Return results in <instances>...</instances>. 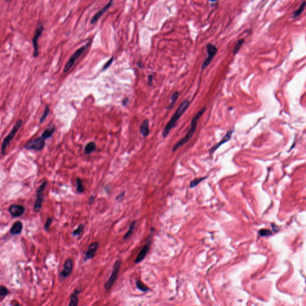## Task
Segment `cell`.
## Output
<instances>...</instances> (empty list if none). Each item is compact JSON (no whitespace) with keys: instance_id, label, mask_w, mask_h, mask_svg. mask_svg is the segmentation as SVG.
Masks as SVG:
<instances>
[{"instance_id":"obj_22","label":"cell","mask_w":306,"mask_h":306,"mask_svg":"<svg viewBox=\"0 0 306 306\" xmlns=\"http://www.w3.org/2000/svg\"><path fill=\"white\" fill-rule=\"evenodd\" d=\"M76 184H77V191L78 193H83L84 192V184L83 183L82 179L80 178H77L76 179Z\"/></svg>"},{"instance_id":"obj_32","label":"cell","mask_w":306,"mask_h":306,"mask_svg":"<svg viewBox=\"0 0 306 306\" xmlns=\"http://www.w3.org/2000/svg\"><path fill=\"white\" fill-rule=\"evenodd\" d=\"M259 234L261 236L265 237V236H269V235H271V231L270 230H267V229H262V230H260Z\"/></svg>"},{"instance_id":"obj_28","label":"cell","mask_w":306,"mask_h":306,"mask_svg":"<svg viewBox=\"0 0 306 306\" xmlns=\"http://www.w3.org/2000/svg\"><path fill=\"white\" fill-rule=\"evenodd\" d=\"M136 287L139 290L143 292H146L149 290V288H148L145 284H144L141 280H139L136 281Z\"/></svg>"},{"instance_id":"obj_12","label":"cell","mask_w":306,"mask_h":306,"mask_svg":"<svg viewBox=\"0 0 306 306\" xmlns=\"http://www.w3.org/2000/svg\"><path fill=\"white\" fill-rule=\"evenodd\" d=\"M72 268H73V261L71 258H68L65 261L64 263V269H63L62 271L61 272L62 276L64 279L68 277L72 272Z\"/></svg>"},{"instance_id":"obj_38","label":"cell","mask_w":306,"mask_h":306,"mask_svg":"<svg viewBox=\"0 0 306 306\" xmlns=\"http://www.w3.org/2000/svg\"><path fill=\"white\" fill-rule=\"evenodd\" d=\"M124 192H123L122 193H121L120 194H119V195L117 197V198H116V199H117V200H119L120 198H122V197L124 196Z\"/></svg>"},{"instance_id":"obj_11","label":"cell","mask_w":306,"mask_h":306,"mask_svg":"<svg viewBox=\"0 0 306 306\" xmlns=\"http://www.w3.org/2000/svg\"><path fill=\"white\" fill-rule=\"evenodd\" d=\"M234 132V130L232 129V130H228L227 133L226 134V135L223 137V138L221 139L218 143H217L216 144H215L214 146H213L209 150V153L210 154H212L213 153H214L219 147H220L221 145L224 144L225 143L227 142L231 138V136H232V134H233Z\"/></svg>"},{"instance_id":"obj_26","label":"cell","mask_w":306,"mask_h":306,"mask_svg":"<svg viewBox=\"0 0 306 306\" xmlns=\"http://www.w3.org/2000/svg\"><path fill=\"white\" fill-rule=\"evenodd\" d=\"M84 227H84V224H80V225L78 226V227H77L75 230H74V231H73L72 235L74 236H80V235L83 233V231H84Z\"/></svg>"},{"instance_id":"obj_23","label":"cell","mask_w":306,"mask_h":306,"mask_svg":"<svg viewBox=\"0 0 306 306\" xmlns=\"http://www.w3.org/2000/svg\"><path fill=\"white\" fill-rule=\"evenodd\" d=\"M207 176H205V177H202V178H196L194 179H193V180L192 181H191L190 182V184H189V187H190L191 188H194V187H196L197 185H198L200 182H202L203 181H204L205 179L207 178Z\"/></svg>"},{"instance_id":"obj_13","label":"cell","mask_w":306,"mask_h":306,"mask_svg":"<svg viewBox=\"0 0 306 306\" xmlns=\"http://www.w3.org/2000/svg\"><path fill=\"white\" fill-rule=\"evenodd\" d=\"M113 3H114L113 1H110V2H108V3L107 5H105L102 8H101V9L99 10V12H98L95 15H94L93 16L92 19H91L90 23H91L92 24H94V23H96V22H97V21L99 19V18H100V17L103 15V13H104L105 12H107V10H108V9L110 7L112 6Z\"/></svg>"},{"instance_id":"obj_37","label":"cell","mask_w":306,"mask_h":306,"mask_svg":"<svg viewBox=\"0 0 306 306\" xmlns=\"http://www.w3.org/2000/svg\"><path fill=\"white\" fill-rule=\"evenodd\" d=\"M153 76H149V77H148V84L150 86L152 84V83H153Z\"/></svg>"},{"instance_id":"obj_24","label":"cell","mask_w":306,"mask_h":306,"mask_svg":"<svg viewBox=\"0 0 306 306\" xmlns=\"http://www.w3.org/2000/svg\"><path fill=\"white\" fill-rule=\"evenodd\" d=\"M49 113H50V107H49V105H47L46 106V108L44 109V112H43V115H42L41 117L40 118V124L43 123L45 121V120H46V118L47 117V116L49 114Z\"/></svg>"},{"instance_id":"obj_16","label":"cell","mask_w":306,"mask_h":306,"mask_svg":"<svg viewBox=\"0 0 306 306\" xmlns=\"http://www.w3.org/2000/svg\"><path fill=\"white\" fill-rule=\"evenodd\" d=\"M23 229V224L20 222V221H18L15 222L13 226H12L11 228H10V233L13 235H19L21 232H22Z\"/></svg>"},{"instance_id":"obj_2","label":"cell","mask_w":306,"mask_h":306,"mask_svg":"<svg viewBox=\"0 0 306 306\" xmlns=\"http://www.w3.org/2000/svg\"><path fill=\"white\" fill-rule=\"evenodd\" d=\"M189 105V102L188 100L184 101L178 107V108L175 111V114L173 115L171 119L169 120L165 126V128L162 132V136L163 138H166L167 136L170 133L172 129L175 126L178 120L180 119L182 114L185 112Z\"/></svg>"},{"instance_id":"obj_7","label":"cell","mask_w":306,"mask_h":306,"mask_svg":"<svg viewBox=\"0 0 306 306\" xmlns=\"http://www.w3.org/2000/svg\"><path fill=\"white\" fill-rule=\"evenodd\" d=\"M217 50L218 49L214 44L212 43H209L207 45V52L208 54V57L203 63L202 66V69H205L210 64L211 61L212 60L214 56L216 55Z\"/></svg>"},{"instance_id":"obj_14","label":"cell","mask_w":306,"mask_h":306,"mask_svg":"<svg viewBox=\"0 0 306 306\" xmlns=\"http://www.w3.org/2000/svg\"><path fill=\"white\" fill-rule=\"evenodd\" d=\"M99 242H93L92 244L89 245L88 247L86 253V258L87 260L93 258L94 256H95L96 252L99 248Z\"/></svg>"},{"instance_id":"obj_34","label":"cell","mask_w":306,"mask_h":306,"mask_svg":"<svg viewBox=\"0 0 306 306\" xmlns=\"http://www.w3.org/2000/svg\"><path fill=\"white\" fill-rule=\"evenodd\" d=\"M47 185V181H45L44 182L42 183L41 185L38 188L37 190V193H43L44 191L45 190Z\"/></svg>"},{"instance_id":"obj_15","label":"cell","mask_w":306,"mask_h":306,"mask_svg":"<svg viewBox=\"0 0 306 306\" xmlns=\"http://www.w3.org/2000/svg\"><path fill=\"white\" fill-rule=\"evenodd\" d=\"M43 193H37V199L34 205V210L36 213L39 212L42 208V205L44 200Z\"/></svg>"},{"instance_id":"obj_5","label":"cell","mask_w":306,"mask_h":306,"mask_svg":"<svg viewBox=\"0 0 306 306\" xmlns=\"http://www.w3.org/2000/svg\"><path fill=\"white\" fill-rule=\"evenodd\" d=\"M46 145V139L43 137H39L36 139L31 140L28 142L24 147L26 150H35L40 151L44 148Z\"/></svg>"},{"instance_id":"obj_9","label":"cell","mask_w":306,"mask_h":306,"mask_svg":"<svg viewBox=\"0 0 306 306\" xmlns=\"http://www.w3.org/2000/svg\"><path fill=\"white\" fill-rule=\"evenodd\" d=\"M151 237L149 236L148 237V239L146 240V244L141 249V250L139 252L138 256H137V257H136V260L135 261V263L138 264L140 262H141L145 258V257H146V255L147 254V253L148 252V251H149L150 245H151Z\"/></svg>"},{"instance_id":"obj_21","label":"cell","mask_w":306,"mask_h":306,"mask_svg":"<svg viewBox=\"0 0 306 306\" xmlns=\"http://www.w3.org/2000/svg\"><path fill=\"white\" fill-rule=\"evenodd\" d=\"M136 221H133V222H132L130 223V224L129 225V230L128 231L127 233H126V235L124 236V240H126L128 239L129 237H130V236L133 234V232L134 231V229H135V226H136Z\"/></svg>"},{"instance_id":"obj_1","label":"cell","mask_w":306,"mask_h":306,"mask_svg":"<svg viewBox=\"0 0 306 306\" xmlns=\"http://www.w3.org/2000/svg\"><path fill=\"white\" fill-rule=\"evenodd\" d=\"M206 108L203 107L201 110H200L194 116V118L193 119L192 121V124H191V128L187 133V134L185 135L184 138L179 140L173 147L172 151L175 152L176 151L178 148H179L181 146H182L183 145L185 144L188 141L191 139V138L193 137L194 133H195L196 129H197V121L200 119V117L203 115V114L206 111Z\"/></svg>"},{"instance_id":"obj_3","label":"cell","mask_w":306,"mask_h":306,"mask_svg":"<svg viewBox=\"0 0 306 306\" xmlns=\"http://www.w3.org/2000/svg\"><path fill=\"white\" fill-rule=\"evenodd\" d=\"M90 44H91V41L90 40L87 43H86L85 45L81 46V47L78 49L74 52V53L70 57L69 59L67 62V64H65V65L64 67V73H66V72H68V71L73 67L74 65L76 60L81 56V55L83 53L88 49V47L90 46Z\"/></svg>"},{"instance_id":"obj_8","label":"cell","mask_w":306,"mask_h":306,"mask_svg":"<svg viewBox=\"0 0 306 306\" xmlns=\"http://www.w3.org/2000/svg\"><path fill=\"white\" fill-rule=\"evenodd\" d=\"M44 30V26L42 24H40L37 28L34 36L33 38V44L34 47V53L33 56L37 58L38 56V40L41 36L42 33Z\"/></svg>"},{"instance_id":"obj_19","label":"cell","mask_w":306,"mask_h":306,"mask_svg":"<svg viewBox=\"0 0 306 306\" xmlns=\"http://www.w3.org/2000/svg\"><path fill=\"white\" fill-rule=\"evenodd\" d=\"M80 292V291H76L74 293L72 294L70 297V302L69 306H77L78 303V294Z\"/></svg>"},{"instance_id":"obj_17","label":"cell","mask_w":306,"mask_h":306,"mask_svg":"<svg viewBox=\"0 0 306 306\" xmlns=\"http://www.w3.org/2000/svg\"><path fill=\"white\" fill-rule=\"evenodd\" d=\"M141 133L144 137H146L150 133L149 129V121L148 120H145L142 125L141 126Z\"/></svg>"},{"instance_id":"obj_29","label":"cell","mask_w":306,"mask_h":306,"mask_svg":"<svg viewBox=\"0 0 306 306\" xmlns=\"http://www.w3.org/2000/svg\"><path fill=\"white\" fill-rule=\"evenodd\" d=\"M244 41H245L244 39H240V40H239L237 41V44H236V46H235V48L233 49V55H236L238 51L240 49L241 46L243 45V44H244Z\"/></svg>"},{"instance_id":"obj_25","label":"cell","mask_w":306,"mask_h":306,"mask_svg":"<svg viewBox=\"0 0 306 306\" xmlns=\"http://www.w3.org/2000/svg\"><path fill=\"white\" fill-rule=\"evenodd\" d=\"M178 97H179V92H176L172 94V97L171 98L170 104H169V105L168 107H167L168 110L169 109H171L172 108H173V105H174L175 103L176 102V101L177 99L178 98Z\"/></svg>"},{"instance_id":"obj_31","label":"cell","mask_w":306,"mask_h":306,"mask_svg":"<svg viewBox=\"0 0 306 306\" xmlns=\"http://www.w3.org/2000/svg\"><path fill=\"white\" fill-rule=\"evenodd\" d=\"M53 222V219L51 218H48L46 220V222L44 226V228L46 231H49L50 227L52 224Z\"/></svg>"},{"instance_id":"obj_27","label":"cell","mask_w":306,"mask_h":306,"mask_svg":"<svg viewBox=\"0 0 306 306\" xmlns=\"http://www.w3.org/2000/svg\"><path fill=\"white\" fill-rule=\"evenodd\" d=\"M306 6V2L305 1H304L300 6V7L298 8V10H297L296 11H295L293 13V16L294 17H297L298 16L300 15H301V13L303 12L304 9L305 8Z\"/></svg>"},{"instance_id":"obj_35","label":"cell","mask_w":306,"mask_h":306,"mask_svg":"<svg viewBox=\"0 0 306 306\" xmlns=\"http://www.w3.org/2000/svg\"><path fill=\"white\" fill-rule=\"evenodd\" d=\"M129 102V99L128 98H125L122 101V105L123 106H127Z\"/></svg>"},{"instance_id":"obj_4","label":"cell","mask_w":306,"mask_h":306,"mask_svg":"<svg viewBox=\"0 0 306 306\" xmlns=\"http://www.w3.org/2000/svg\"><path fill=\"white\" fill-rule=\"evenodd\" d=\"M22 124H23V121H22V119L18 120L16 121V123H15V124L14 125L13 128L12 129V130L10 132L8 135L4 139V140L3 141V143H2V145H1V154H2V155H4L5 154L6 150L7 149V148L10 142L14 138L15 136L16 135V134L17 133L18 130L20 129V128H21V126H22Z\"/></svg>"},{"instance_id":"obj_10","label":"cell","mask_w":306,"mask_h":306,"mask_svg":"<svg viewBox=\"0 0 306 306\" xmlns=\"http://www.w3.org/2000/svg\"><path fill=\"white\" fill-rule=\"evenodd\" d=\"M9 212L13 217H19L22 216L25 211V208L24 206L20 205H12L10 206Z\"/></svg>"},{"instance_id":"obj_20","label":"cell","mask_w":306,"mask_h":306,"mask_svg":"<svg viewBox=\"0 0 306 306\" xmlns=\"http://www.w3.org/2000/svg\"><path fill=\"white\" fill-rule=\"evenodd\" d=\"M55 130H56L55 126H52V127H51L50 128H48V129H46L43 132V133H42L41 136L43 137V138L44 139H49V138H51V137L52 136L53 134L54 133Z\"/></svg>"},{"instance_id":"obj_18","label":"cell","mask_w":306,"mask_h":306,"mask_svg":"<svg viewBox=\"0 0 306 306\" xmlns=\"http://www.w3.org/2000/svg\"><path fill=\"white\" fill-rule=\"evenodd\" d=\"M96 148V145L95 142H90L87 143L85 147H84V154L86 155H90L92 154Z\"/></svg>"},{"instance_id":"obj_30","label":"cell","mask_w":306,"mask_h":306,"mask_svg":"<svg viewBox=\"0 0 306 306\" xmlns=\"http://www.w3.org/2000/svg\"><path fill=\"white\" fill-rule=\"evenodd\" d=\"M9 293L8 290L7 288L4 286L1 287V289H0V297H1V299L3 300L4 297H6V295Z\"/></svg>"},{"instance_id":"obj_33","label":"cell","mask_w":306,"mask_h":306,"mask_svg":"<svg viewBox=\"0 0 306 306\" xmlns=\"http://www.w3.org/2000/svg\"><path fill=\"white\" fill-rule=\"evenodd\" d=\"M113 60H114V57L112 56V57H111V58H110V59H109V60H108V61H107V62L106 63H105V64H104V65H103V67H102V71H105V70H106L107 69H108V68L111 66V65L112 64V63Z\"/></svg>"},{"instance_id":"obj_6","label":"cell","mask_w":306,"mask_h":306,"mask_svg":"<svg viewBox=\"0 0 306 306\" xmlns=\"http://www.w3.org/2000/svg\"><path fill=\"white\" fill-rule=\"evenodd\" d=\"M121 266V260H118L115 262L114 266H113V269H112L111 275L110 278H109V279L108 280V281L107 282V283L105 284V288L107 290L110 289L112 287V286L113 285V284L116 281V280L117 279L119 271L120 270Z\"/></svg>"},{"instance_id":"obj_36","label":"cell","mask_w":306,"mask_h":306,"mask_svg":"<svg viewBox=\"0 0 306 306\" xmlns=\"http://www.w3.org/2000/svg\"><path fill=\"white\" fill-rule=\"evenodd\" d=\"M94 197L93 196H90L89 197V203L90 205H91V204H92L94 202Z\"/></svg>"}]
</instances>
